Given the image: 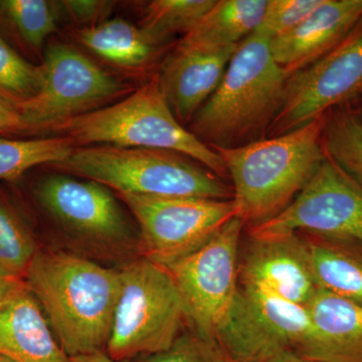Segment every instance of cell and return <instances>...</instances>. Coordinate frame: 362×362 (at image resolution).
<instances>
[{
	"mask_svg": "<svg viewBox=\"0 0 362 362\" xmlns=\"http://www.w3.org/2000/svg\"><path fill=\"white\" fill-rule=\"evenodd\" d=\"M25 282L69 357L106 350L121 287V272L76 255L37 251Z\"/></svg>",
	"mask_w": 362,
	"mask_h": 362,
	"instance_id": "1",
	"label": "cell"
},
{
	"mask_svg": "<svg viewBox=\"0 0 362 362\" xmlns=\"http://www.w3.org/2000/svg\"><path fill=\"white\" fill-rule=\"evenodd\" d=\"M271 39L259 28L240 42L220 85L190 122L188 130L211 148L243 146L269 132L290 77L274 59Z\"/></svg>",
	"mask_w": 362,
	"mask_h": 362,
	"instance_id": "2",
	"label": "cell"
},
{
	"mask_svg": "<svg viewBox=\"0 0 362 362\" xmlns=\"http://www.w3.org/2000/svg\"><path fill=\"white\" fill-rule=\"evenodd\" d=\"M325 115L285 133L235 148L214 149L233 180L235 216L250 228L285 211L326 159Z\"/></svg>",
	"mask_w": 362,
	"mask_h": 362,
	"instance_id": "3",
	"label": "cell"
},
{
	"mask_svg": "<svg viewBox=\"0 0 362 362\" xmlns=\"http://www.w3.org/2000/svg\"><path fill=\"white\" fill-rule=\"evenodd\" d=\"M49 132L66 136L80 147L112 145L171 150L194 159L220 177L228 176L218 152L178 122L162 92L158 76L120 101L59 123Z\"/></svg>",
	"mask_w": 362,
	"mask_h": 362,
	"instance_id": "4",
	"label": "cell"
},
{
	"mask_svg": "<svg viewBox=\"0 0 362 362\" xmlns=\"http://www.w3.org/2000/svg\"><path fill=\"white\" fill-rule=\"evenodd\" d=\"M58 168L118 194L232 199L233 189L209 168L171 150L90 145Z\"/></svg>",
	"mask_w": 362,
	"mask_h": 362,
	"instance_id": "5",
	"label": "cell"
},
{
	"mask_svg": "<svg viewBox=\"0 0 362 362\" xmlns=\"http://www.w3.org/2000/svg\"><path fill=\"white\" fill-rule=\"evenodd\" d=\"M106 352L116 361L161 354L190 326L185 302L168 269L140 258L124 267Z\"/></svg>",
	"mask_w": 362,
	"mask_h": 362,
	"instance_id": "6",
	"label": "cell"
},
{
	"mask_svg": "<svg viewBox=\"0 0 362 362\" xmlns=\"http://www.w3.org/2000/svg\"><path fill=\"white\" fill-rule=\"evenodd\" d=\"M118 195L139 226L142 258L164 268L201 249L237 218L233 199Z\"/></svg>",
	"mask_w": 362,
	"mask_h": 362,
	"instance_id": "7",
	"label": "cell"
},
{
	"mask_svg": "<svg viewBox=\"0 0 362 362\" xmlns=\"http://www.w3.org/2000/svg\"><path fill=\"white\" fill-rule=\"evenodd\" d=\"M42 66L44 83L39 94L18 109L26 131H49L108 106L130 90L129 86L68 45H49Z\"/></svg>",
	"mask_w": 362,
	"mask_h": 362,
	"instance_id": "8",
	"label": "cell"
},
{
	"mask_svg": "<svg viewBox=\"0 0 362 362\" xmlns=\"http://www.w3.org/2000/svg\"><path fill=\"white\" fill-rule=\"evenodd\" d=\"M244 226L233 218L201 249L166 268L187 307L190 326L204 337L216 340L239 290Z\"/></svg>",
	"mask_w": 362,
	"mask_h": 362,
	"instance_id": "9",
	"label": "cell"
},
{
	"mask_svg": "<svg viewBox=\"0 0 362 362\" xmlns=\"http://www.w3.org/2000/svg\"><path fill=\"white\" fill-rule=\"evenodd\" d=\"M362 98V20L322 58L293 74L268 137L298 129Z\"/></svg>",
	"mask_w": 362,
	"mask_h": 362,
	"instance_id": "10",
	"label": "cell"
},
{
	"mask_svg": "<svg viewBox=\"0 0 362 362\" xmlns=\"http://www.w3.org/2000/svg\"><path fill=\"white\" fill-rule=\"evenodd\" d=\"M308 330L306 307L240 284L216 340L238 362H276L296 352Z\"/></svg>",
	"mask_w": 362,
	"mask_h": 362,
	"instance_id": "11",
	"label": "cell"
},
{
	"mask_svg": "<svg viewBox=\"0 0 362 362\" xmlns=\"http://www.w3.org/2000/svg\"><path fill=\"white\" fill-rule=\"evenodd\" d=\"M309 233L362 243V187L328 157L290 206L251 235Z\"/></svg>",
	"mask_w": 362,
	"mask_h": 362,
	"instance_id": "12",
	"label": "cell"
},
{
	"mask_svg": "<svg viewBox=\"0 0 362 362\" xmlns=\"http://www.w3.org/2000/svg\"><path fill=\"white\" fill-rule=\"evenodd\" d=\"M37 197L47 213L78 239L102 247L129 246L134 242L122 207L100 183L52 176L40 183Z\"/></svg>",
	"mask_w": 362,
	"mask_h": 362,
	"instance_id": "13",
	"label": "cell"
},
{
	"mask_svg": "<svg viewBox=\"0 0 362 362\" xmlns=\"http://www.w3.org/2000/svg\"><path fill=\"white\" fill-rule=\"evenodd\" d=\"M239 283L306 306L317 285L303 233L251 235L240 251Z\"/></svg>",
	"mask_w": 362,
	"mask_h": 362,
	"instance_id": "14",
	"label": "cell"
},
{
	"mask_svg": "<svg viewBox=\"0 0 362 362\" xmlns=\"http://www.w3.org/2000/svg\"><path fill=\"white\" fill-rule=\"evenodd\" d=\"M238 45L206 47L178 42L161 66L162 92L181 125L192 122L218 87Z\"/></svg>",
	"mask_w": 362,
	"mask_h": 362,
	"instance_id": "15",
	"label": "cell"
},
{
	"mask_svg": "<svg viewBox=\"0 0 362 362\" xmlns=\"http://www.w3.org/2000/svg\"><path fill=\"white\" fill-rule=\"evenodd\" d=\"M309 330L295 354L313 362H362V305L317 288Z\"/></svg>",
	"mask_w": 362,
	"mask_h": 362,
	"instance_id": "16",
	"label": "cell"
},
{
	"mask_svg": "<svg viewBox=\"0 0 362 362\" xmlns=\"http://www.w3.org/2000/svg\"><path fill=\"white\" fill-rule=\"evenodd\" d=\"M362 20V0H323L301 23L271 39V52L290 76L339 45Z\"/></svg>",
	"mask_w": 362,
	"mask_h": 362,
	"instance_id": "17",
	"label": "cell"
},
{
	"mask_svg": "<svg viewBox=\"0 0 362 362\" xmlns=\"http://www.w3.org/2000/svg\"><path fill=\"white\" fill-rule=\"evenodd\" d=\"M0 356L16 362H71L28 286L0 303Z\"/></svg>",
	"mask_w": 362,
	"mask_h": 362,
	"instance_id": "18",
	"label": "cell"
},
{
	"mask_svg": "<svg viewBox=\"0 0 362 362\" xmlns=\"http://www.w3.org/2000/svg\"><path fill=\"white\" fill-rule=\"evenodd\" d=\"M302 233L308 243L317 287L362 305V243Z\"/></svg>",
	"mask_w": 362,
	"mask_h": 362,
	"instance_id": "19",
	"label": "cell"
},
{
	"mask_svg": "<svg viewBox=\"0 0 362 362\" xmlns=\"http://www.w3.org/2000/svg\"><path fill=\"white\" fill-rule=\"evenodd\" d=\"M75 37L100 58L127 71L142 70L153 63L163 45L141 26L122 18L78 28Z\"/></svg>",
	"mask_w": 362,
	"mask_h": 362,
	"instance_id": "20",
	"label": "cell"
},
{
	"mask_svg": "<svg viewBox=\"0 0 362 362\" xmlns=\"http://www.w3.org/2000/svg\"><path fill=\"white\" fill-rule=\"evenodd\" d=\"M267 0H216L199 25L180 40L187 45L230 47L261 28Z\"/></svg>",
	"mask_w": 362,
	"mask_h": 362,
	"instance_id": "21",
	"label": "cell"
},
{
	"mask_svg": "<svg viewBox=\"0 0 362 362\" xmlns=\"http://www.w3.org/2000/svg\"><path fill=\"white\" fill-rule=\"evenodd\" d=\"M322 144L326 157L362 187V120L350 107L325 115Z\"/></svg>",
	"mask_w": 362,
	"mask_h": 362,
	"instance_id": "22",
	"label": "cell"
},
{
	"mask_svg": "<svg viewBox=\"0 0 362 362\" xmlns=\"http://www.w3.org/2000/svg\"><path fill=\"white\" fill-rule=\"evenodd\" d=\"M59 13L58 2L0 0V25L33 51H39L47 37L56 32Z\"/></svg>",
	"mask_w": 362,
	"mask_h": 362,
	"instance_id": "23",
	"label": "cell"
},
{
	"mask_svg": "<svg viewBox=\"0 0 362 362\" xmlns=\"http://www.w3.org/2000/svg\"><path fill=\"white\" fill-rule=\"evenodd\" d=\"M77 147L66 136L32 140L0 138V180H16L28 169L42 164L62 163Z\"/></svg>",
	"mask_w": 362,
	"mask_h": 362,
	"instance_id": "24",
	"label": "cell"
},
{
	"mask_svg": "<svg viewBox=\"0 0 362 362\" xmlns=\"http://www.w3.org/2000/svg\"><path fill=\"white\" fill-rule=\"evenodd\" d=\"M216 0H153L144 8L141 28L164 42L171 35L194 30Z\"/></svg>",
	"mask_w": 362,
	"mask_h": 362,
	"instance_id": "25",
	"label": "cell"
},
{
	"mask_svg": "<svg viewBox=\"0 0 362 362\" xmlns=\"http://www.w3.org/2000/svg\"><path fill=\"white\" fill-rule=\"evenodd\" d=\"M42 83V65L26 61L0 35V100L18 111L39 94Z\"/></svg>",
	"mask_w": 362,
	"mask_h": 362,
	"instance_id": "26",
	"label": "cell"
},
{
	"mask_svg": "<svg viewBox=\"0 0 362 362\" xmlns=\"http://www.w3.org/2000/svg\"><path fill=\"white\" fill-rule=\"evenodd\" d=\"M37 245L21 218L0 202V272L25 281Z\"/></svg>",
	"mask_w": 362,
	"mask_h": 362,
	"instance_id": "27",
	"label": "cell"
},
{
	"mask_svg": "<svg viewBox=\"0 0 362 362\" xmlns=\"http://www.w3.org/2000/svg\"><path fill=\"white\" fill-rule=\"evenodd\" d=\"M137 362H238L233 358L216 340L204 337L192 326L177 337L170 349L154 354L140 357Z\"/></svg>",
	"mask_w": 362,
	"mask_h": 362,
	"instance_id": "28",
	"label": "cell"
},
{
	"mask_svg": "<svg viewBox=\"0 0 362 362\" xmlns=\"http://www.w3.org/2000/svg\"><path fill=\"white\" fill-rule=\"evenodd\" d=\"M323 0H267L261 28L272 37L284 35L301 25Z\"/></svg>",
	"mask_w": 362,
	"mask_h": 362,
	"instance_id": "29",
	"label": "cell"
},
{
	"mask_svg": "<svg viewBox=\"0 0 362 362\" xmlns=\"http://www.w3.org/2000/svg\"><path fill=\"white\" fill-rule=\"evenodd\" d=\"M59 11H64L81 28H92L104 23L110 16L115 2L103 0H65L58 2Z\"/></svg>",
	"mask_w": 362,
	"mask_h": 362,
	"instance_id": "30",
	"label": "cell"
},
{
	"mask_svg": "<svg viewBox=\"0 0 362 362\" xmlns=\"http://www.w3.org/2000/svg\"><path fill=\"white\" fill-rule=\"evenodd\" d=\"M23 119L13 106L0 100V133L25 132Z\"/></svg>",
	"mask_w": 362,
	"mask_h": 362,
	"instance_id": "31",
	"label": "cell"
},
{
	"mask_svg": "<svg viewBox=\"0 0 362 362\" xmlns=\"http://www.w3.org/2000/svg\"><path fill=\"white\" fill-rule=\"evenodd\" d=\"M28 288L25 280L9 277L0 272V303Z\"/></svg>",
	"mask_w": 362,
	"mask_h": 362,
	"instance_id": "32",
	"label": "cell"
},
{
	"mask_svg": "<svg viewBox=\"0 0 362 362\" xmlns=\"http://www.w3.org/2000/svg\"><path fill=\"white\" fill-rule=\"evenodd\" d=\"M71 362H120L112 359L106 352H96V354H87V356H80L71 357Z\"/></svg>",
	"mask_w": 362,
	"mask_h": 362,
	"instance_id": "33",
	"label": "cell"
},
{
	"mask_svg": "<svg viewBox=\"0 0 362 362\" xmlns=\"http://www.w3.org/2000/svg\"><path fill=\"white\" fill-rule=\"evenodd\" d=\"M276 362H313L298 356L295 352H288Z\"/></svg>",
	"mask_w": 362,
	"mask_h": 362,
	"instance_id": "34",
	"label": "cell"
},
{
	"mask_svg": "<svg viewBox=\"0 0 362 362\" xmlns=\"http://www.w3.org/2000/svg\"><path fill=\"white\" fill-rule=\"evenodd\" d=\"M350 108L354 109V111L356 112L357 115L361 117V119L362 120V98L358 100V101H356V103L352 104L351 106H349Z\"/></svg>",
	"mask_w": 362,
	"mask_h": 362,
	"instance_id": "35",
	"label": "cell"
},
{
	"mask_svg": "<svg viewBox=\"0 0 362 362\" xmlns=\"http://www.w3.org/2000/svg\"><path fill=\"white\" fill-rule=\"evenodd\" d=\"M0 362H16L11 361V359L7 358V357L0 356Z\"/></svg>",
	"mask_w": 362,
	"mask_h": 362,
	"instance_id": "36",
	"label": "cell"
}]
</instances>
